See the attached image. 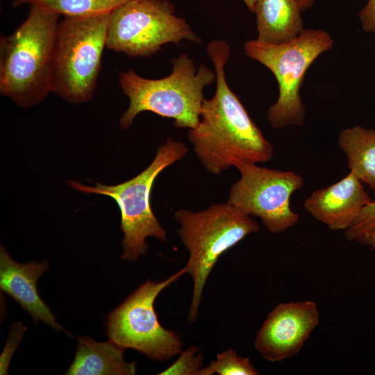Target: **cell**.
<instances>
[{
    "instance_id": "8",
    "label": "cell",
    "mask_w": 375,
    "mask_h": 375,
    "mask_svg": "<svg viewBox=\"0 0 375 375\" xmlns=\"http://www.w3.org/2000/svg\"><path fill=\"white\" fill-rule=\"evenodd\" d=\"M186 274L185 267L162 281H147L107 317V335L125 349H135L157 361H166L182 351L183 342L158 319V295Z\"/></svg>"
},
{
    "instance_id": "24",
    "label": "cell",
    "mask_w": 375,
    "mask_h": 375,
    "mask_svg": "<svg viewBox=\"0 0 375 375\" xmlns=\"http://www.w3.org/2000/svg\"><path fill=\"white\" fill-rule=\"evenodd\" d=\"M301 11L312 7L315 0H297Z\"/></svg>"
},
{
    "instance_id": "17",
    "label": "cell",
    "mask_w": 375,
    "mask_h": 375,
    "mask_svg": "<svg viewBox=\"0 0 375 375\" xmlns=\"http://www.w3.org/2000/svg\"><path fill=\"white\" fill-rule=\"evenodd\" d=\"M128 0H15L13 7L39 6L65 17H83L110 13Z\"/></svg>"
},
{
    "instance_id": "12",
    "label": "cell",
    "mask_w": 375,
    "mask_h": 375,
    "mask_svg": "<svg viewBox=\"0 0 375 375\" xmlns=\"http://www.w3.org/2000/svg\"><path fill=\"white\" fill-rule=\"evenodd\" d=\"M373 200L352 172L334 184L314 191L303 207L315 219L333 231H346Z\"/></svg>"
},
{
    "instance_id": "3",
    "label": "cell",
    "mask_w": 375,
    "mask_h": 375,
    "mask_svg": "<svg viewBox=\"0 0 375 375\" xmlns=\"http://www.w3.org/2000/svg\"><path fill=\"white\" fill-rule=\"evenodd\" d=\"M172 64V73L159 79L142 78L133 69L120 73V85L130 101L119 119L122 129H128L143 111L172 118L176 128L190 129L198 125L203 89L216 80V74L203 65L197 69L186 53L174 58Z\"/></svg>"
},
{
    "instance_id": "13",
    "label": "cell",
    "mask_w": 375,
    "mask_h": 375,
    "mask_svg": "<svg viewBox=\"0 0 375 375\" xmlns=\"http://www.w3.org/2000/svg\"><path fill=\"white\" fill-rule=\"evenodd\" d=\"M48 269V262L34 261L18 263L0 249V288L13 298L32 317L35 322L41 321L56 331H66L56 320L55 315L39 295L37 282ZM68 334V332L66 331Z\"/></svg>"
},
{
    "instance_id": "25",
    "label": "cell",
    "mask_w": 375,
    "mask_h": 375,
    "mask_svg": "<svg viewBox=\"0 0 375 375\" xmlns=\"http://www.w3.org/2000/svg\"><path fill=\"white\" fill-rule=\"evenodd\" d=\"M242 1L246 4L248 9L252 12H254L256 0H242Z\"/></svg>"
},
{
    "instance_id": "20",
    "label": "cell",
    "mask_w": 375,
    "mask_h": 375,
    "mask_svg": "<svg viewBox=\"0 0 375 375\" xmlns=\"http://www.w3.org/2000/svg\"><path fill=\"white\" fill-rule=\"evenodd\" d=\"M375 231V201H372L361 211L353 224L344 231L349 241H356L360 236Z\"/></svg>"
},
{
    "instance_id": "4",
    "label": "cell",
    "mask_w": 375,
    "mask_h": 375,
    "mask_svg": "<svg viewBox=\"0 0 375 375\" xmlns=\"http://www.w3.org/2000/svg\"><path fill=\"white\" fill-rule=\"evenodd\" d=\"M174 217L180 226L177 233L189 251L185 268L193 281V290L188 321L193 323L206 280L219 257L248 235L258 232L260 226L228 202L213 203L198 212L179 209Z\"/></svg>"
},
{
    "instance_id": "11",
    "label": "cell",
    "mask_w": 375,
    "mask_h": 375,
    "mask_svg": "<svg viewBox=\"0 0 375 375\" xmlns=\"http://www.w3.org/2000/svg\"><path fill=\"white\" fill-rule=\"evenodd\" d=\"M319 322V310L312 301L280 303L258 331L254 347L265 360L283 361L299 353Z\"/></svg>"
},
{
    "instance_id": "16",
    "label": "cell",
    "mask_w": 375,
    "mask_h": 375,
    "mask_svg": "<svg viewBox=\"0 0 375 375\" xmlns=\"http://www.w3.org/2000/svg\"><path fill=\"white\" fill-rule=\"evenodd\" d=\"M338 144L347 156L350 172L367 184L375 196V129L361 126L344 128Z\"/></svg>"
},
{
    "instance_id": "21",
    "label": "cell",
    "mask_w": 375,
    "mask_h": 375,
    "mask_svg": "<svg viewBox=\"0 0 375 375\" xmlns=\"http://www.w3.org/2000/svg\"><path fill=\"white\" fill-rule=\"evenodd\" d=\"M26 331V327L20 322L11 324L6 345L0 356V374H8L10 359Z\"/></svg>"
},
{
    "instance_id": "10",
    "label": "cell",
    "mask_w": 375,
    "mask_h": 375,
    "mask_svg": "<svg viewBox=\"0 0 375 375\" xmlns=\"http://www.w3.org/2000/svg\"><path fill=\"white\" fill-rule=\"evenodd\" d=\"M240 178L231 188L227 202L244 213L258 217L272 233H281L295 226L299 215L290 207L292 194L304 184L292 171L242 165Z\"/></svg>"
},
{
    "instance_id": "9",
    "label": "cell",
    "mask_w": 375,
    "mask_h": 375,
    "mask_svg": "<svg viewBox=\"0 0 375 375\" xmlns=\"http://www.w3.org/2000/svg\"><path fill=\"white\" fill-rule=\"evenodd\" d=\"M166 0H128L110 13L106 47L132 57L149 56L162 44L200 38Z\"/></svg>"
},
{
    "instance_id": "6",
    "label": "cell",
    "mask_w": 375,
    "mask_h": 375,
    "mask_svg": "<svg viewBox=\"0 0 375 375\" xmlns=\"http://www.w3.org/2000/svg\"><path fill=\"white\" fill-rule=\"evenodd\" d=\"M110 13L65 17L58 23L50 69L51 92L70 103H83L93 96L106 47Z\"/></svg>"
},
{
    "instance_id": "14",
    "label": "cell",
    "mask_w": 375,
    "mask_h": 375,
    "mask_svg": "<svg viewBox=\"0 0 375 375\" xmlns=\"http://www.w3.org/2000/svg\"><path fill=\"white\" fill-rule=\"evenodd\" d=\"M126 349L110 340L99 342L89 337L78 338L74 359L67 375H133L136 362H126Z\"/></svg>"
},
{
    "instance_id": "2",
    "label": "cell",
    "mask_w": 375,
    "mask_h": 375,
    "mask_svg": "<svg viewBox=\"0 0 375 375\" xmlns=\"http://www.w3.org/2000/svg\"><path fill=\"white\" fill-rule=\"evenodd\" d=\"M59 14L31 6L26 20L0 39V92L28 108L51 92L50 69Z\"/></svg>"
},
{
    "instance_id": "1",
    "label": "cell",
    "mask_w": 375,
    "mask_h": 375,
    "mask_svg": "<svg viewBox=\"0 0 375 375\" xmlns=\"http://www.w3.org/2000/svg\"><path fill=\"white\" fill-rule=\"evenodd\" d=\"M208 53L216 74V91L204 99L198 125L188 131V140L207 172L219 175L231 167L266 162L274 147L250 117L238 97L229 88L225 66L229 45L222 40L210 42Z\"/></svg>"
},
{
    "instance_id": "7",
    "label": "cell",
    "mask_w": 375,
    "mask_h": 375,
    "mask_svg": "<svg viewBox=\"0 0 375 375\" xmlns=\"http://www.w3.org/2000/svg\"><path fill=\"white\" fill-rule=\"evenodd\" d=\"M333 40L322 29H303L294 38L282 43L247 41L245 53L267 67L278 84L276 102L267 111V120L274 128L301 126L306 111L300 90L308 67L322 53L331 49Z\"/></svg>"
},
{
    "instance_id": "18",
    "label": "cell",
    "mask_w": 375,
    "mask_h": 375,
    "mask_svg": "<svg viewBox=\"0 0 375 375\" xmlns=\"http://www.w3.org/2000/svg\"><path fill=\"white\" fill-rule=\"evenodd\" d=\"M258 375L254 365L247 357L238 354L236 351L228 349L217 355L206 367H202L199 375Z\"/></svg>"
},
{
    "instance_id": "22",
    "label": "cell",
    "mask_w": 375,
    "mask_h": 375,
    "mask_svg": "<svg viewBox=\"0 0 375 375\" xmlns=\"http://www.w3.org/2000/svg\"><path fill=\"white\" fill-rule=\"evenodd\" d=\"M358 17L365 31L375 33V0H368L358 12Z\"/></svg>"
},
{
    "instance_id": "19",
    "label": "cell",
    "mask_w": 375,
    "mask_h": 375,
    "mask_svg": "<svg viewBox=\"0 0 375 375\" xmlns=\"http://www.w3.org/2000/svg\"><path fill=\"white\" fill-rule=\"evenodd\" d=\"M177 360L160 372V375H199L203 356L196 346H190L179 353Z\"/></svg>"
},
{
    "instance_id": "5",
    "label": "cell",
    "mask_w": 375,
    "mask_h": 375,
    "mask_svg": "<svg viewBox=\"0 0 375 375\" xmlns=\"http://www.w3.org/2000/svg\"><path fill=\"white\" fill-rule=\"evenodd\" d=\"M188 151L183 142L169 138L158 149L151 164L124 183L115 185L97 183L95 186H88L75 181L67 182L71 188L82 192L108 196L117 202L121 212L120 227L124 233L122 259L135 262L144 255L149 248L145 241L148 237L160 242L166 240L167 233L151 208V191L160 173L182 159Z\"/></svg>"
},
{
    "instance_id": "15",
    "label": "cell",
    "mask_w": 375,
    "mask_h": 375,
    "mask_svg": "<svg viewBox=\"0 0 375 375\" xmlns=\"http://www.w3.org/2000/svg\"><path fill=\"white\" fill-rule=\"evenodd\" d=\"M297 0H256L257 40L267 43L289 41L303 31Z\"/></svg>"
},
{
    "instance_id": "23",
    "label": "cell",
    "mask_w": 375,
    "mask_h": 375,
    "mask_svg": "<svg viewBox=\"0 0 375 375\" xmlns=\"http://www.w3.org/2000/svg\"><path fill=\"white\" fill-rule=\"evenodd\" d=\"M356 241L363 245L368 246L375 251V231L365 233Z\"/></svg>"
}]
</instances>
